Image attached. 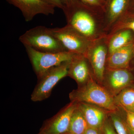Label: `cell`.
<instances>
[{
    "mask_svg": "<svg viewBox=\"0 0 134 134\" xmlns=\"http://www.w3.org/2000/svg\"><path fill=\"white\" fill-rule=\"evenodd\" d=\"M131 9L134 10V0H130V1L128 10H130Z\"/></svg>",
    "mask_w": 134,
    "mask_h": 134,
    "instance_id": "cell-25",
    "label": "cell"
},
{
    "mask_svg": "<svg viewBox=\"0 0 134 134\" xmlns=\"http://www.w3.org/2000/svg\"><path fill=\"white\" fill-rule=\"evenodd\" d=\"M133 80V75L129 69L106 68L102 85L114 97L129 87Z\"/></svg>",
    "mask_w": 134,
    "mask_h": 134,
    "instance_id": "cell-9",
    "label": "cell"
},
{
    "mask_svg": "<svg viewBox=\"0 0 134 134\" xmlns=\"http://www.w3.org/2000/svg\"><path fill=\"white\" fill-rule=\"evenodd\" d=\"M62 134H70L69 133H68V132H66V133H64Z\"/></svg>",
    "mask_w": 134,
    "mask_h": 134,
    "instance_id": "cell-29",
    "label": "cell"
},
{
    "mask_svg": "<svg viewBox=\"0 0 134 134\" xmlns=\"http://www.w3.org/2000/svg\"><path fill=\"white\" fill-rule=\"evenodd\" d=\"M73 1L74 0H60L61 2L64 6V5H68V4H69L70 3Z\"/></svg>",
    "mask_w": 134,
    "mask_h": 134,
    "instance_id": "cell-26",
    "label": "cell"
},
{
    "mask_svg": "<svg viewBox=\"0 0 134 134\" xmlns=\"http://www.w3.org/2000/svg\"><path fill=\"white\" fill-rule=\"evenodd\" d=\"M130 0H106L104 6L105 29L107 34L113 25L127 12Z\"/></svg>",
    "mask_w": 134,
    "mask_h": 134,
    "instance_id": "cell-13",
    "label": "cell"
},
{
    "mask_svg": "<svg viewBox=\"0 0 134 134\" xmlns=\"http://www.w3.org/2000/svg\"><path fill=\"white\" fill-rule=\"evenodd\" d=\"M25 48L38 79L50 69L70 61L74 54L66 51L56 53L42 52L28 47Z\"/></svg>",
    "mask_w": 134,
    "mask_h": 134,
    "instance_id": "cell-5",
    "label": "cell"
},
{
    "mask_svg": "<svg viewBox=\"0 0 134 134\" xmlns=\"http://www.w3.org/2000/svg\"><path fill=\"white\" fill-rule=\"evenodd\" d=\"M38 134H43V133H41V132H40Z\"/></svg>",
    "mask_w": 134,
    "mask_h": 134,
    "instance_id": "cell-30",
    "label": "cell"
},
{
    "mask_svg": "<svg viewBox=\"0 0 134 134\" xmlns=\"http://www.w3.org/2000/svg\"><path fill=\"white\" fill-rule=\"evenodd\" d=\"M46 3L52 5L55 7L63 9L64 5L61 2L60 0H41Z\"/></svg>",
    "mask_w": 134,
    "mask_h": 134,
    "instance_id": "cell-23",
    "label": "cell"
},
{
    "mask_svg": "<svg viewBox=\"0 0 134 134\" xmlns=\"http://www.w3.org/2000/svg\"><path fill=\"white\" fill-rule=\"evenodd\" d=\"M133 31L123 30L117 32L109 37L105 36L108 48V55L122 47L134 43Z\"/></svg>",
    "mask_w": 134,
    "mask_h": 134,
    "instance_id": "cell-15",
    "label": "cell"
},
{
    "mask_svg": "<svg viewBox=\"0 0 134 134\" xmlns=\"http://www.w3.org/2000/svg\"><path fill=\"white\" fill-rule=\"evenodd\" d=\"M88 127L83 114L77 106L72 114L68 132L70 134H83Z\"/></svg>",
    "mask_w": 134,
    "mask_h": 134,
    "instance_id": "cell-18",
    "label": "cell"
},
{
    "mask_svg": "<svg viewBox=\"0 0 134 134\" xmlns=\"http://www.w3.org/2000/svg\"><path fill=\"white\" fill-rule=\"evenodd\" d=\"M126 113L125 120L129 127L134 130V113L125 111Z\"/></svg>",
    "mask_w": 134,
    "mask_h": 134,
    "instance_id": "cell-22",
    "label": "cell"
},
{
    "mask_svg": "<svg viewBox=\"0 0 134 134\" xmlns=\"http://www.w3.org/2000/svg\"><path fill=\"white\" fill-rule=\"evenodd\" d=\"M102 130L103 134H118L113 126L109 116L105 122Z\"/></svg>",
    "mask_w": 134,
    "mask_h": 134,
    "instance_id": "cell-21",
    "label": "cell"
},
{
    "mask_svg": "<svg viewBox=\"0 0 134 134\" xmlns=\"http://www.w3.org/2000/svg\"><path fill=\"white\" fill-rule=\"evenodd\" d=\"M108 48L105 37L93 41L86 57L90 65L94 78L102 84L108 56Z\"/></svg>",
    "mask_w": 134,
    "mask_h": 134,
    "instance_id": "cell-7",
    "label": "cell"
},
{
    "mask_svg": "<svg viewBox=\"0 0 134 134\" xmlns=\"http://www.w3.org/2000/svg\"><path fill=\"white\" fill-rule=\"evenodd\" d=\"M108 116L117 134H130L125 119L117 111L110 112Z\"/></svg>",
    "mask_w": 134,
    "mask_h": 134,
    "instance_id": "cell-19",
    "label": "cell"
},
{
    "mask_svg": "<svg viewBox=\"0 0 134 134\" xmlns=\"http://www.w3.org/2000/svg\"><path fill=\"white\" fill-rule=\"evenodd\" d=\"M84 5L93 9L103 12L104 14V5L100 0H79Z\"/></svg>",
    "mask_w": 134,
    "mask_h": 134,
    "instance_id": "cell-20",
    "label": "cell"
},
{
    "mask_svg": "<svg viewBox=\"0 0 134 134\" xmlns=\"http://www.w3.org/2000/svg\"><path fill=\"white\" fill-rule=\"evenodd\" d=\"M53 34L63 46L65 51L74 54L86 55L93 41L68 25L62 28L50 29Z\"/></svg>",
    "mask_w": 134,
    "mask_h": 134,
    "instance_id": "cell-6",
    "label": "cell"
},
{
    "mask_svg": "<svg viewBox=\"0 0 134 134\" xmlns=\"http://www.w3.org/2000/svg\"><path fill=\"white\" fill-rule=\"evenodd\" d=\"M67 25L76 30L88 39L94 41L105 37L104 17L103 12L74 0L63 9Z\"/></svg>",
    "mask_w": 134,
    "mask_h": 134,
    "instance_id": "cell-1",
    "label": "cell"
},
{
    "mask_svg": "<svg viewBox=\"0 0 134 134\" xmlns=\"http://www.w3.org/2000/svg\"><path fill=\"white\" fill-rule=\"evenodd\" d=\"M100 1L102 2V3H103V5L104 6L106 0H100Z\"/></svg>",
    "mask_w": 134,
    "mask_h": 134,
    "instance_id": "cell-28",
    "label": "cell"
},
{
    "mask_svg": "<svg viewBox=\"0 0 134 134\" xmlns=\"http://www.w3.org/2000/svg\"><path fill=\"white\" fill-rule=\"evenodd\" d=\"M128 127L129 130V132H130V134H134V130L130 128L128 126Z\"/></svg>",
    "mask_w": 134,
    "mask_h": 134,
    "instance_id": "cell-27",
    "label": "cell"
},
{
    "mask_svg": "<svg viewBox=\"0 0 134 134\" xmlns=\"http://www.w3.org/2000/svg\"><path fill=\"white\" fill-rule=\"evenodd\" d=\"M77 103V108L81 111L88 127L102 130L110 112L95 105L83 102Z\"/></svg>",
    "mask_w": 134,
    "mask_h": 134,
    "instance_id": "cell-12",
    "label": "cell"
},
{
    "mask_svg": "<svg viewBox=\"0 0 134 134\" xmlns=\"http://www.w3.org/2000/svg\"><path fill=\"white\" fill-rule=\"evenodd\" d=\"M77 103L71 101L52 118L46 120L40 129L44 134H62L68 131L72 114Z\"/></svg>",
    "mask_w": 134,
    "mask_h": 134,
    "instance_id": "cell-8",
    "label": "cell"
},
{
    "mask_svg": "<svg viewBox=\"0 0 134 134\" xmlns=\"http://www.w3.org/2000/svg\"><path fill=\"white\" fill-rule=\"evenodd\" d=\"M69 97L71 101L95 105L109 112L117 111L119 109L114 97L97 83L93 75L86 83L70 92Z\"/></svg>",
    "mask_w": 134,
    "mask_h": 134,
    "instance_id": "cell-2",
    "label": "cell"
},
{
    "mask_svg": "<svg viewBox=\"0 0 134 134\" xmlns=\"http://www.w3.org/2000/svg\"><path fill=\"white\" fill-rule=\"evenodd\" d=\"M126 29L131 30L134 32V14L128 10L113 25L106 37L111 36L117 32Z\"/></svg>",
    "mask_w": 134,
    "mask_h": 134,
    "instance_id": "cell-17",
    "label": "cell"
},
{
    "mask_svg": "<svg viewBox=\"0 0 134 134\" xmlns=\"http://www.w3.org/2000/svg\"><path fill=\"white\" fill-rule=\"evenodd\" d=\"M134 57V43H130L115 50L108 55L106 68L129 69Z\"/></svg>",
    "mask_w": 134,
    "mask_h": 134,
    "instance_id": "cell-14",
    "label": "cell"
},
{
    "mask_svg": "<svg viewBox=\"0 0 134 134\" xmlns=\"http://www.w3.org/2000/svg\"><path fill=\"white\" fill-rule=\"evenodd\" d=\"M92 75L91 67L86 56L74 54L70 61L68 76L74 79L79 86L86 83Z\"/></svg>",
    "mask_w": 134,
    "mask_h": 134,
    "instance_id": "cell-11",
    "label": "cell"
},
{
    "mask_svg": "<svg viewBox=\"0 0 134 134\" xmlns=\"http://www.w3.org/2000/svg\"><path fill=\"white\" fill-rule=\"evenodd\" d=\"M19 40L25 47H28L42 52L66 51L50 29L45 26H37L28 30L19 37Z\"/></svg>",
    "mask_w": 134,
    "mask_h": 134,
    "instance_id": "cell-3",
    "label": "cell"
},
{
    "mask_svg": "<svg viewBox=\"0 0 134 134\" xmlns=\"http://www.w3.org/2000/svg\"><path fill=\"white\" fill-rule=\"evenodd\" d=\"M10 4L19 8L26 22L31 21L36 15L53 14L55 7L41 0H7Z\"/></svg>",
    "mask_w": 134,
    "mask_h": 134,
    "instance_id": "cell-10",
    "label": "cell"
},
{
    "mask_svg": "<svg viewBox=\"0 0 134 134\" xmlns=\"http://www.w3.org/2000/svg\"><path fill=\"white\" fill-rule=\"evenodd\" d=\"M70 61L50 69L38 79V82L31 95L32 101H42L50 97L53 88L58 82L68 76Z\"/></svg>",
    "mask_w": 134,
    "mask_h": 134,
    "instance_id": "cell-4",
    "label": "cell"
},
{
    "mask_svg": "<svg viewBox=\"0 0 134 134\" xmlns=\"http://www.w3.org/2000/svg\"><path fill=\"white\" fill-rule=\"evenodd\" d=\"M116 106L124 111L134 113V88L128 87L114 97Z\"/></svg>",
    "mask_w": 134,
    "mask_h": 134,
    "instance_id": "cell-16",
    "label": "cell"
},
{
    "mask_svg": "<svg viewBox=\"0 0 134 134\" xmlns=\"http://www.w3.org/2000/svg\"><path fill=\"white\" fill-rule=\"evenodd\" d=\"M83 134H103V130L88 127Z\"/></svg>",
    "mask_w": 134,
    "mask_h": 134,
    "instance_id": "cell-24",
    "label": "cell"
}]
</instances>
